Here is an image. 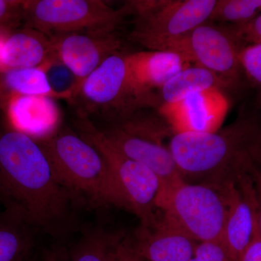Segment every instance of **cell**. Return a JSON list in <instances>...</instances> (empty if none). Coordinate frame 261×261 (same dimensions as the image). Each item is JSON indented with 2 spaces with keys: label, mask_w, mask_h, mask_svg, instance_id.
<instances>
[{
  "label": "cell",
  "mask_w": 261,
  "mask_h": 261,
  "mask_svg": "<svg viewBox=\"0 0 261 261\" xmlns=\"http://www.w3.org/2000/svg\"><path fill=\"white\" fill-rule=\"evenodd\" d=\"M0 203L34 230L63 237L75 205L36 139L14 128L0 129Z\"/></svg>",
  "instance_id": "cell-1"
},
{
  "label": "cell",
  "mask_w": 261,
  "mask_h": 261,
  "mask_svg": "<svg viewBox=\"0 0 261 261\" xmlns=\"http://www.w3.org/2000/svg\"><path fill=\"white\" fill-rule=\"evenodd\" d=\"M261 146V121L239 116L218 130L173 134L170 151L187 183L224 185L247 173Z\"/></svg>",
  "instance_id": "cell-2"
},
{
  "label": "cell",
  "mask_w": 261,
  "mask_h": 261,
  "mask_svg": "<svg viewBox=\"0 0 261 261\" xmlns=\"http://www.w3.org/2000/svg\"><path fill=\"white\" fill-rule=\"evenodd\" d=\"M36 140L75 207H120L111 168L92 144L67 127L58 128L47 137Z\"/></svg>",
  "instance_id": "cell-3"
},
{
  "label": "cell",
  "mask_w": 261,
  "mask_h": 261,
  "mask_svg": "<svg viewBox=\"0 0 261 261\" xmlns=\"http://www.w3.org/2000/svg\"><path fill=\"white\" fill-rule=\"evenodd\" d=\"M75 98L82 102L84 112L106 117L111 124L160 103L159 96L148 95L137 87L126 55L120 51L109 57L84 81Z\"/></svg>",
  "instance_id": "cell-4"
},
{
  "label": "cell",
  "mask_w": 261,
  "mask_h": 261,
  "mask_svg": "<svg viewBox=\"0 0 261 261\" xmlns=\"http://www.w3.org/2000/svg\"><path fill=\"white\" fill-rule=\"evenodd\" d=\"M83 138L102 154L112 171L120 208L129 211L140 220L141 226L149 227L161 214L163 195L159 176L144 165L120 153L106 140L102 132L83 118L79 124Z\"/></svg>",
  "instance_id": "cell-5"
},
{
  "label": "cell",
  "mask_w": 261,
  "mask_h": 261,
  "mask_svg": "<svg viewBox=\"0 0 261 261\" xmlns=\"http://www.w3.org/2000/svg\"><path fill=\"white\" fill-rule=\"evenodd\" d=\"M216 0H143L125 3L135 15L132 42L149 50L163 51L168 44L208 21Z\"/></svg>",
  "instance_id": "cell-6"
},
{
  "label": "cell",
  "mask_w": 261,
  "mask_h": 261,
  "mask_svg": "<svg viewBox=\"0 0 261 261\" xmlns=\"http://www.w3.org/2000/svg\"><path fill=\"white\" fill-rule=\"evenodd\" d=\"M162 119L137 114L100 130L120 153L144 165L159 176L163 186L160 209L171 190L185 182L169 147L163 143V137L169 135L171 126Z\"/></svg>",
  "instance_id": "cell-7"
},
{
  "label": "cell",
  "mask_w": 261,
  "mask_h": 261,
  "mask_svg": "<svg viewBox=\"0 0 261 261\" xmlns=\"http://www.w3.org/2000/svg\"><path fill=\"white\" fill-rule=\"evenodd\" d=\"M100 0H27L23 27L49 38L75 33H112L128 15Z\"/></svg>",
  "instance_id": "cell-8"
},
{
  "label": "cell",
  "mask_w": 261,
  "mask_h": 261,
  "mask_svg": "<svg viewBox=\"0 0 261 261\" xmlns=\"http://www.w3.org/2000/svg\"><path fill=\"white\" fill-rule=\"evenodd\" d=\"M228 209L227 184L183 182L168 194L161 211L197 243L222 239Z\"/></svg>",
  "instance_id": "cell-9"
},
{
  "label": "cell",
  "mask_w": 261,
  "mask_h": 261,
  "mask_svg": "<svg viewBox=\"0 0 261 261\" xmlns=\"http://www.w3.org/2000/svg\"><path fill=\"white\" fill-rule=\"evenodd\" d=\"M189 44L197 65L212 72L224 88L238 87L243 70L239 53L245 44L232 25L205 22L190 33Z\"/></svg>",
  "instance_id": "cell-10"
},
{
  "label": "cell",
  "mask_w": 261,
  "mask_h": 261,
  "mask_svg": "<svg viewBox=\"0 0 261 261\" xmlns=\"http://www.w3.org/2000/svg\"><path fill=\"white\" fill-rule=\"evenodd\" d=\"M53 56L84 81L109 57L119 53L121 39L116 32L75 33L51 37Z\"/></svg>",
  "instance_id": "cell-11"
},
{
  "label": "cell",
  "mask_w": 261,
  "mask_h": 261,
  "mask_svg": "<svg viewBox=\"0 0 261 261\" xmlns=\"http://www.w3.org/2000/svg\"><path fill=\"white\" fill-rule=\"evenodd\" d=\"M227 187L228 214L221 241L233 260L239 261L259 228L256 197L248 173L239 175Z\"/></svg>",
  "instance_id": "cell-12"
},
{
  "label": "cell",
  "mask_w": 261,
  "mask_h": 261,
  "mask_svg": "<svg viewBox=\"0 0 261 261\" xmlns=\"http://www.w3.org/2000/svg\"><path fill=\"white\" fill-rule=\"evenodd\" d=\"M130 241L146 261H190L198 245L163 212L152 226H140Z\"/></svg>",
  "instance_id": "cell-13"
},
{
  "label": "cell",
  "mask_w": 261,
  "mask_h": 261,
  "mask_svg": "<svg viewBox=\"0 0 261 261\" xmlns=\"http://www.w3.org/2000/svg\"><path fill=\"white\" fill-rule=\"evenodd\" d=\"M126 57L137 87L151 96H158L153 92L154 89H161L189 63L182 57L168 51H138Z\"/></svg>",
  "instance_id": "cell-14"
},
{
  "label": "cell",
  "mask_w": 261,
  "mask_h": 261,
  "mask_svg": "<svg viewBox=\"0 0 261 261\" xmlns=\"http://www.w3.org/2000/svg\"><path fill=\"white\" fill-rule=\"evenodd\" d=\"M53 57L51 39L34 29L23 27L11 33L0 53L3 69L38 68Z\"/></svg>",
  "instance_id": "cell-15"
},
{
  "label": "cell",
  "mask_w": 261,
  "mask_h": 261,
  "mask_svg": "<svg viewBox=\"0 0 261 261\" xmlns=\"http://www.w3.org/2000/svg\"><path fill=\"white\" fill-rule=\"evenodd\" d=\"M213 92L194 94L174 106H165L168 123L176 130L175 133L214 130L221 116V100Z\"/></svg>",
  "instance_id": "cell-16"
},
{
  "label": "cell",
  "mask_w": 261,
  "mask_h": 261,
  "mask_svg": "<svg viewBox=\"0 0 261 261\" xmlns=\"http://www.w3.org/2000/svg\"><path fill=\"white\" fill-rule=\"evenodd\" d=\"M53 98L20 97L10 105L13 128L34 139L47 137L58 128L59 111Z\"/></svg>",
  "instance_id": "cell-17"
},
{
  "label": "cell",
  "mask_w": 261,
  "mask_h": 261,
  "mask_svg": "<svg viewBox=\"0 0 261 261\" xmlns=\"http://www.w3.org/2000/svg\"><path fill=\"white\" fill-rule=\"evenodd\" d=\"M20 97L57 98L41 67L0 69V110L9 108Z\"/></svg>",
  "instance_id": "cell-18"
},
{
  "label": "cell",
  "mask_w": 261,
  "mask_h": 261,
  "mask_svg": "<svg viewBox=\"0 0 261 261\" xmlns=\"http://www.w3.org/2000/svg\"><path fill=\"white\" fill-rule=\"evenodd\" d=\"M222 87L218 77L200 65L187 66L168 81L159 89L160 103L171 106L194 94Z\"/></svg>",
  "instance_id": "cell-19"
},
{
  "label": "cell",
  "mask_w": 261,
  "mask_h": 261,
  "mask_svg": "<svg viewBox=\"0 0 261 261\" xmlns=\"http://www.w3.org/2000/svg\"><path fill=\"white\" fill-rule=\"evenodd\" d=\"M35 230L13 215L0 214V261H25L34 244Z\"/></svg>",
  "instance_id": "cell-20"
},
{
  "label": "cell",
  "mask_w": 261,
  "mask_h": 261,
  "mask_svg": "<svg viewBox=\"0 0 261 261\" xmlns=\"http://www.w3.org/2000/svg\"><path fill=\"white\" fill-rule=\"evenodd\" d=\"M261 13V0H216L209 21L240 25Z\"/></svg>",
  "instance_id": "cell-21"
},
{
  "label": "cell",
  "mask_w": 261,
  "mask_h": 261,
  "mask_svg": "<svg viewBox=\"0 0 261 261\" xmlns=\"http://www.w3.org/2000/svg\"><path fill=\"white\" fill-rule=\"evenodd\" d=\"M41 68L44 70L49 87L57 98L74 99L80 91V84L66 65L53 56Z\"/></svg>",
  "instance_id": "cell-22"
},
{
  "label": "cell",
  "mask_w": 261,
  "mask_h": 261,
  "mask_svg": "<svg viewBox=\"0 0 261 261\" xmlns=\"http://www.w3.org/2000/svg\"><path fill=\"white\" fill-rule=\"evenodd\" d=\"M239 61L250 82L261 87V43L245 44L239 53Z\"/></svg>",
  "instance_id": "cell-23"
},
{
  "label": "cell",
  "mask_w": 261,
  "mask_h": 261,
  "mask_svg": "<svg viewBox=\"0 0 261 261\" xmlns=\"http://www.w3.org/2000/svg\"><path fill=\"white\" fill-rule=\"evenodd\" d=\"M190 261H235L221 240L200 243Z\"/></svg>",
  "instance_id": "cell-24"
},
{
  "label": "cell",
  "mask_w": 261,
  "mask_h": 261,
  "mask_svg": "<svg viewBox=\"0 0 261 261\" xmlns=\"http://www.w3.org/2000/svg\"><path fill=\"white\" fill-rule=\"evenodd\" d=\"M23 3L22 0H0V31L22 23Z\"/></svg>",
  "instance_id": "cell-25"
},
{
  "label": "cell",
  "mask_w": 261,
  "mask_h": 261,
  "mask_svg": "<svg viewBox=\"0 0 261 261\" xmlns=\"http://www.w3.org/2000/svg\"><path fill=\"white\" fill-rule=\"evenodd\" d=\"M232 27L244 44L261 43V13L248 23Z\"/></svg>",
  "instance_id": "cell-26"
},
{
  "label": "cell",
  "mask_w": 261,
  "mask_h": 261,
  "mask_svg": "<svg viewBox=\"0 0 261 261\" xmlns=\"http://www.w3.org/2000/svg\"><path fill=\"white\" fill-rule=\"evenodd\" d=\"M248 174L253 185L256 197L257 219H258L259 228L261 232V153L255 159L252 163L248 171Z\"/></svg>",
  "instance_id": "cell-27"
},
{
  "label": "cell",
  "mask_w": 261,
  "mask_h": 261,
  "mask_svg": "<svg viewBox=\"0 0 261 261\" xmlns=\"http://www.w3.org/2000/svg\"><path fill=\"white\" fill-rule=\"evenodd\" d=\"M115 261H146L136 252L129 238H122L117 247Z\"/></svg>",
  "instance_id": "cell-28"
},
{
  "label": "cell",
  "mask_w": 261,
  "mask_h": 261,
  "mask_svg": "<svg viewBox=\"0 0 261 261\" xmlns=\"http://www.w3.org/2000/svg\"><path fill=\"white\" fill-rule=\"evenodd\" d=\"M239 261H261V232L260 228L255 233L253 240Z\"/></svg>",
  "instance_id": "cell-29"
},
{
  "label": "cell",
  "mask_w": 261,
  "mask_h": 261,
  "mask_svg": "<svg viewBox=\"0 0 261 261\" xmlns=\"http://www.w3.org/2000/svg\"><path fill=\"white\" fill-rule=\"evenodd\" d=\"M61 252L58 251H51L44 255L41 261H63L62 260Z\"/></svg>",
  "instance_id": "cell-30"
},
{
  "label": "cell",
  "mask_w": 261,
  "mask_h": 261,
  "mask_svg": "<svg viewBox=\"0 0 261 261\" xmlns=\"http://www.w3.org/2000/svg\"><path fill=\"white\" fill-rule=\"evenodd\" d=\"M258 104H259V106H260V108L261 109V91L260 92V94H259V97H258Z\"/></svg>",
  "instance_id": "cell-31"
},
{
  "label": "cell",
  "mask_w": 261,
  "mask_h": 261,
  "mask_svg": "<svg viewBox=\"0 0 261 261\" xmlns=\"http://www.w3.org/2000/svg\"><path fill=\"white\" fill-rule=\"evenodd\" d=\"M260 152H261V147H260Z\"/></svg>",
  "instance_id": "cell-32"
}]
</instances>
